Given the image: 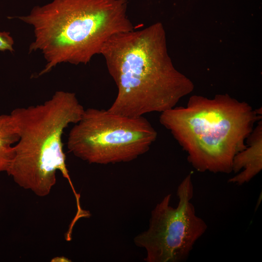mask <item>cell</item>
Here are the masks:
<instances>
[{
    "label": "cell",
    "instance_id": "4",
    "mask_svg": "<svg viewBox=\"0 0 262 262\" xmlns=\"http://www.w3.org/2000/svg\"><path fill=\"white\" fill-rule=\"evenodd\" d=\"M84 110L74 93L58 91L44 103L11 112L19 139L6 172L16 184L45 196L56 183L59 170L69 181L76 199L80 197L66 168L62 135L70 124L79 121Z\"/></svg>",
    "mask_w": 262,
    "mask_h": 262
},
{
    "label": "cell",
    "instance_id": "3",
    "mask_svg": "<svg viewBox=\"0 0 262 262\" xmlns=\"http://www.w3.org/2000/svg\"><path fill=\"white\" fill-rule=\"evenodd\" d=\"M262 119V108L229 96L212 99L194 96L186 107L161 113V124L168 130L197 171L230 173L234 156L244 149L245 140L255 123Z\"/></svg>",
    "mask_w": 262,
    "mask_h": 262
},
{
    "label": "cell",
    "instance_id": "9",
    "mask_svg": "<svg viewBox=\"0 0 262 262\" xmlns=\"http://www.w3.org/2000/svg\"><path fill=\"white\" fill-rule=\"evenodd\" d=\"M14 40L9 33L0 32V50L14 51Z\"/></svg>",
    "mask_w": 262,
    "mask_h": 262
},
{
    "label": "cell",
    "instance_id": "6",
    "mask_svg": "<svg viewBox=\"0 0 262 262\" xmlns=\"http://www.w3.org/2000/svg\"><path fill=\"white\" fill-rule=\"evenodd\" d=\"M166 195L151 212L147 230L136 236L135 245L146 252L147 262H183L207 229L205 221L196 214L191 200L194 186L191 173L178 185L177 206L170 205Z\"/></svg>",
    "mask_w": 262,
    "mask_h": 262
},
{
    "label": "cell",
    "instance_id": "1",
    "mask_svg": "<svg viewBox=\"0 0 262 262\" xmlns=\"http://www.w3.org/2000/svg\"><path fill=\"white\" fill-rule=\"evenodd\" d=\"M161 28L154 25L118 33L104 45V57L117 88L110 112L139 117L163 112L176 105L189 84L165 58Z\"/></svg>",
    "mask_w": 262,
    "mask_h": 262
},
{
    "label": "cell",
    "instance_id": "5",
    "mask_svg": "<svg viewBox=\"0 0 262 262\" xmlns=\"http://www.w3.org/2000/svg\"><path fill=\"white\" fill-rule=\"evenodd\" d=\"M157 136L143 116H126L89 108L70 131L67 147L89 164L127 163L147 152Z\"/></svg>",
    "mask_w": 262,
    "mask_h": 262
},
{
    "label": "cell",
    "instance_id": "7",
    "mask_svg": "<svg viewBox=\"0 0 262 262\" xmlns=\"http://www.w3.org/2000/svg\"><path fill=\"white\" fill-rule=\"evenodd\" d=\"M246 139V147L236 154L232 162V172L239 173L228 180L238 186L249 182L262 169V119Z\"/></svg>",
    "mask_w": 262,
    "mask_h": 262
},
{
    "label": "cell",
    "instance_id": "8",
    "mask_svg": "<svg viewBox=\"0 0 262 262\" xmlns=\"http://www.w3.org/2000/svg\"><path fill=\"white\" fill-rule=\"evenodd\" d=\"M19 135L12 115H0V173L6 172L14 154Z\"/></svg>",
    "mask_w": 262,
    "mask_h": 262
},
{
    "label": "cell",
    "instance_id": "2",
    "mask_svg": "<svg viewBox=\"0 0 262 262\" xmlns=\"http://www.w3.org/2000/svg\"><path fill=\"white\" fill-rule=\"evenodd\" d=\"M127 8V0H53L18 17L33 29L30 52L40 50L46 60L38 75L62 63L85 65L111 37L133 30Z\"/></svg>",
    "mask_w": 262,
    "mask_h": 262
}]
</instances>
